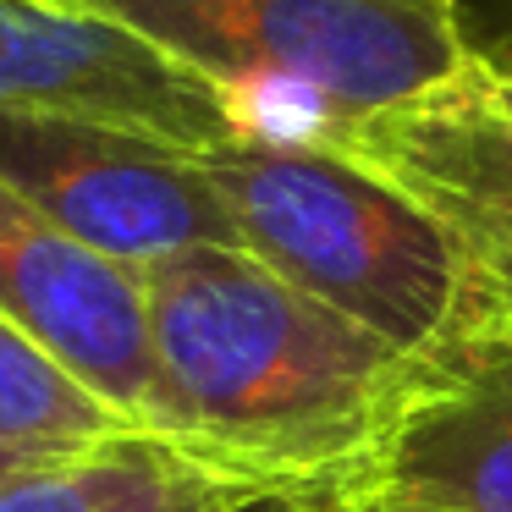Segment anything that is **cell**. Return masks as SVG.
<instances>
[{"mask_svg": "<svg viewBox=\"0 0 512 512\" xmlns=\"http://www.w3.org/2000/svg\"><path fill=\"white\" fill-rule=\"evenodd\" d=\"M490 6H496V12L507 6V28H496V34H490L485 45H474V50H479V56H490V61H501V56H512V0H490Z\"/></svg>", "mask_w": 512, "mask_h": 512, "instance_id": "7c38bea8", "label": "cell"}, {"mask_svg": "<svg viewBox=\"0 0 512 512\" xmlns=\"http://www.w3.org/2000/svg\"><path fill=\"white\" fill-rule=\"evenodd\" d=\"M111 17L232 100L248 138L331 144L452 78L474 45L457 0H56Z\"/></svg>", "mask_w": 512, "mask_h": 512, "instance_id": "7a4b0ae2", "label": "cell"}, {"mask_svg": "<svg viewBox=\"0 0 512 512\" xmlns=\"http://www.w3.org/2000/svg\"><path fill=\"white\" fill-rule=\"evenodd\" d=\"M0 177L61 232L127 270L188 248H243L199 155L111 122L0 105Z\"/></svg>", "mask_w": 512, "mask_h": 512, "instance_id": "5b68a950", "label": "cell"}, {"mask_svg": "<svg viewBox=\"0 0 512 512\" xmlns=\"http://www.w3.org/2000/svg\"><path fill=\"white\" fill-rule=\"evenodd\" d=\"M17 463H23L17 452H0V474H6V468H17Z\"/></svg>", "mask_w": 512, "mask_h": 512, "instance_id": "5bb4252c", "label": "cell"}, {"mask_svg": "<svg viewBox=\"0 0 512 512\" xmlns=\"http://www.w3.org/2000/svg\"><path fill=\"white\" fill-rule=\"evenodd\" d=\"M177 446L248 496L347 501L386 441L413 353L314 303L248 248L144 270Z\"/></svg>", "mask_w": 512, "mask_h": 512, "instance_id": "6da1fadb", "label": "cell"}, {"mask_svg": "<svg viewBox=\"0 0 512 512\" xmlns=\"http://www.w3.org/2000/svg\"><path fill=\"white\" fill-rule=\"evenodd\" d=\"M237 512H325L320 501H303V496H248Z\"/></svg>", "mask_w": 512, "mask_h": 512, "instance_id": "8fae6325", "label": "cell"}, {"mask_svg": "<svg viewBox=\"0 0 512 512\" xmlns=\"http://www.w3.org/2000/svg\"><path fill=\"white\" fill-rule=\"evenodd\" d=\"M320 149L375 171L435 226L457 281L446 336L512 342V72L474 50L435 89L358 116Z\"/></svg>", "mask_w": 512, "mask_h": 512, "instance_id": "277c9868", "label": "cell"}, {"mask_svg": "<svg viewBox=\"0 0 512 512\" xmlns=\"http://www.w3.org/2000/svg\"><path fill=\"white\" fill-rule=\"evenodd\" d=\"M325 512H386V507H369V501H342V507H325Z\"/></svg>", "mask_w": 512, "mask_h": 512, "instance_id": "4fadbf2b", "label": "cell"}, {"mask_svg": "<svg viewBox=\"0 0 512 512\" xmlns=\"http://www.w3.org/2000/svg\"><path fill=\"white\" fill-rule=\"evenodd\" d=\"M127 430L89 386L0 314V452L56 457Z\"/></svg>", "mask_w": 512, "mask_h": 512, "instance_id": "30bf717a", "label": "cell"}, {"mask_svg": "<svg viewBox=\"0 0 512 512\" xmlns=\"http://www.w3.org/2000/svg\"><path fill=\"white\" fill-rule=\"evenodd\" d=\"M0 105L89 116L188 155L248 138L215 83L133 28L56 0H0Z\"/></svg>", "mask_w": 512, "mask_h": 512, "instance_id": "52a82bcc", "label": "cell"}, {"mask_svg": "<svg viewBox=\"0 0 512 512\" xmlns=\"http://www.w3.org/2000/svg\"><path fill=\"white\" fill-rule=\"evenodd\" d=\"M496 67H507V72H512V56H501V61H496Z\"/></svg>", "mask_w": 512, "mask_h": 512, "instance_id": "9a60e30c", "label": "cell"}, {"mask_svg": "<svg viewBox=\"0 0 512 512\" xmlns=\"http://www.w3.org/2000/svg\"><path fill=\"white\" fill-rule=\"evenodd\" d=\"M347 501L386 512H512V342L446 336L413 353L397 419Z\"/></svg>", "mask_w": 512, "mask_h": 512, "instance_id": "ba28073f", "label": "cell"}, {"mask_svg": "<svg viewBox=\"0 0 512 512\" xmlns=\"http://www.w3.org/2000/svg\"><path fill=\"white\" fill-rule=\"evenodd\" d=\"M243 501V485L149 430H116L56 457H23L0 474V512H237Z\"/></svg>", "mask_w": 512, "mask_h": 512, "instance_id": "9c48e42d", "label": "cell"}, {"mask_svg": "<svg viewBox=\"0 0 512 512\" xmlns=\"http://www.w3.org/2000/svg\"><path fill=\"white\" fill-rule=\"evenodd\" d=\"M237 243L281 281L397 353H430L452 331V259L435 226L375 171L320 144L243 138L199 155Z\"/></svg>", "mask_w": 512, "mask_h": 512, "instance_id": "3957f363", "label": "cell"}, {"mask_svg": "<svg viewBox=\"0 0 512 512\" xmlns=\"http://www.w3.org/2000/svg\"><path fill=\"white\" fill-rule=\"evenodd\" d=\"M0 314L28 331L127 430L177 441L149 336L144 270L94 254L0 177Z\"/></svg>", "mask_w": 512, "mask_h": 512, "instance_id": "8992f818", "label": "cell"}]
</instances>
